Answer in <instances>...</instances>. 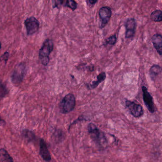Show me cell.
Wrapping results in <instances>:
<instances>
[{
    "instance_id": "cell-12",
    "label": "cell",
    "mask_w": 162,
    "mask_h": 162,
    "mask_svg": "<svg viewBox=\"0 0 162 162\" xmlns=\"http://www.w3.org/2000/svg\"><path fill=\"white\" fill-rule=\"evenodd\" d=\"M106 78V74L105 72H102L99 74L97 77V80L95 81H93L90 84H87V87L89 90H93L96 89L99 86L100 83L102 82L105 80Z\"/></svg>"
},
{
    "instance_id": "cell-14",
    "label": "cell",
    "mask_w": 162,
    "mask_h": 162,
    "mask_svg": "<svg viewBox=\"0 0 162 162\" xmlns=\"http://www.w3.org/2000/svg\"><path fill=\"white\" fill-rule=\"evenodd\" d=\"M0 162H14L11 156L4 148L0 149Z\"/></svg>"
},
{
    "instance_id": "cell-7",
    "label": "cell",
    "mask_w": 162,
    "mask_h": 162,
    "mask_svg": "<svg viewBox=\"0 0 162 162\" xmlns=\"http://www.w3.org/2000/svg\"><path fill=\"white\" fill-rule=\"evenodd\" d=\"M126 106L131 115L136 118L141 117L143 115L144 109L142 106L140 104L136 103L133 101L126 100Z\"/></svg>"
},
{
    "instance_id": "cell-20",
    "label": "cell",
    "mask_w": 162,
    "mask_h": 162,
    "mask_svg": "<svg viewBox=\"0 0 162 162\" xmlns=\"http://www.w3.org/2000/svg\"><path fill=\"white\" fill-rule=\"evenodd\" d=\"M87 4H90V5H94L96 3H97V0H89L87 1Z\"/></svg>"
},
{
    "instance_id": "cell-10",
    "label": "cell",
    "mask_w": 162,
    "mask_h": 162,
    "mask_svg": "<svg viewBox=\"0 0 162 162\" xmlns=\"http://www.w3.org/2000/svg\"><path fill=\"white\" fill-rule=\"evenodd\" d=\"M40 154L42 158L46 162H50L51 161V156L45 141L41 139L40 141Z\"/></svg>"
},
{
    "instance_id": "cell-17",
    "label": "cell",
    "mask_w": 162,
    "mask_h": 162,
    "mask_svg": "<svg viewBox=\"0 0 162 162\" xmlns=\"http://www.w3.org/2000/svg\"><path fill=\"white\" fill-rule=\"evenodd\" d=\"M8 92V90L5 84L0 80V98L2 99L5 97Z\"/></svg>"
},
{
    "instance_id": "cell-21",
    "label": "cell",
    "mask_w": 162,
    "mask_h": 162,
    "mask_svg": "<svg viewBox=\"0 0 162 162\" xmlns=\"http://www.w3.org/2000/svg\"><path fill=\"white\" fill-rule=\"evenodd\" d=\"M94 65L92 64V65H90L89 66L87 67V69L89 70V71H93L94 70Z\"/></svg>"
},
{
    "instance_id": "cell-5",
    "label": "cell",
    "mask_w": 162,
    "mask_h": 162,
    "mask_svg": "<svg viewBox=\"0 0 162 162\" xmlns=\"http://www.w3.org/2000/svg\"><path fill=\"white\" fill-rule=\"evenodd\" d=\"M142 90L143 92V99L146 107L151 113H154L156 111V106L153 102V97L151 94L149 92L147 87L142 86Z\"/></svg>"
},
{
    "instance_id": "cell-9",
    "label": "cell",
    "mask_w": 162,
    "mask_h": 162,
    "mask_svg": "<svg viewBox=\"0 0 162 162\" xmlns=\"http://www.w3.org/2000/svg\"><path fill=\"white\" fill-rule=\"evenodd\" d=\"M126 28L125 37L126 39H131L135 36L136 28V22L134 18H128L126 20L125 24Z\"/></svg>"
},
{
    "instance_id": "cell-6",
    "label": "cell",
    "mask_w": 162,
    "mask_h": 162,
    "mask_svg": "<svg viewBox=\"0 0 162 162\" xmlns=\"http://www.w3.org/2000/svg\"><path fill=\"white\" fill-rule=\"evenodd\" d=\"M112 14V9L110 7L103 6L100 8L99 15L100 20V29H103L108 23L111 18Z\"/></svg>"
},
{
    "instance_id": "cell-4",
    "label": "cell",
    "mask_w": 162,
    "mask_h": 162,
    "mask_svg": "<svg viewBox=\"0 0 162 162\" xmlns=\"http://www.w3.org/2000/svg\"><path fill=\"white\" fill-rule=\"evenodd\" d=\"M26 73V66L23 63H20L15 67L11 74V82L14 85L19 86L23 82Z\"/></svg>"
},
{
    "instance_id": "cell-23",
    "label": "cell",
    "mask_w": 162,
    "mask_h": 162,
    "mask_svg": "<svg viewBox=\"0 0 162 162\" xmlns=\"http://www.w3.org/2000/svg\"><path fill=\"white\" fill-rule=\"evenodd\" d=\"M1 43H0V49H1Z\"/></svg>"
},
{
    "instance_id": "cell-18",
    "label": "cell",
    "mask_w": 162,
    "mask_h": 162,
    "mask_svg": "<svg viewBox=\"0 0 162 162\" xmlns=\"http://www.w3.org/2000/svg\"><path fill=\"white\" fill-rule=\"evenodd\" d=\"M23 135L25 138L29 141H32L35 139V136L34 134L31 131H29L27 130L23 131Z\"/></svg>"
},
{
    "instance_id": "cell-1",
    "label": "cell",
    "mask_w": 162,
    "mask_h": 162,
    "mask_svg": "<svg viewBox=\"0 0 162 162\" xmlns=\"http://www.w3.org/2000/svg\"><path fill=\"white\" fill-rule=\"evenodd\" d=\"M88 132L94 143L100 149H105L107 146V140L105 134L93 123L87 126Z\"/></svg>"
},
{
    "instance_id": "cell-11",
    "label": "cell",
    "mask_w": 162,
    "mask_h": 162,
    "mask_svg": "<svg viewBox=\"0 0 162 162\" xmlns=\"http://www.w3.org/2000/svg\"><path fill=\"white\" fill-rule=\"evenodd\" d=\"M151 41L159 55H162V37L160 34H156L152 37Z\"/></svg>"
},
{
    "instance_id": "cell-8",
    "label": "cell",
    "mask_w": 162,
    "mask_h": 162,
    "mask_svg": "<svg viewBox=\"0 0 162 162\" xmlns=\"http://www.w3.org/2000/svg\"><path fill=\"white\" fill-rule=\"evenodd\" d=\"M24 24L28 35H33L36 33L40 27L39 21L34 17H31L27 18L24 21Z\"/></svg>"
},
{
    "instance_id": "cell-16",
    "label": "cell",
    "mask_w": 162,
    "mask_h": 162,
    "mask_svg": "<svg viewBox=\"0 0 162 162\" xmlns=\"http://www.w3.org/2000/svg\"><path fill=\"white\" fill-rule=\"evenodd\" d=\"M117 41V37L116 34L113 35H111V36L105 39L104 41L103 45L104 46H107V45H115Z\"/></svg>"
},
{
    "instance_id": "cell-19",
    "label": "cell",
    "mask_w": 162,
    "mask_h": 162,
    "mask_svg": "<svg viewBox=\"0 0 162 162\" xmlns=\"http://www.w3.org/2000/svg\"><path fill=\"white\" fill-rule=\"evenodd\" d=\"M9 57V53L6 52L4 55L0 58V61H1L2 60H4V61H6L8 59Z\"/></svg>"
},
{
    "instance_id": "cell-2",
    "label": "cell",
    "mask_w": 162,
    "mask_h": 162,
    "mask_svg": "<svg viewBox=\"0 0 162 162\" xmlns=\"http://www.w3.org/2000/svg\"><path fill=\"white\" fill-rule=\"evenodd\" d=\"M53 49V43L52 40L47 39L43 44V46L40 49L39 58L41 63L44 66H47L50 62V53Z\"/></svg>"
},
{
    "instance_id": "cell-3",
    "label": "cell",
    "mask_w": 162,
    "mask_h": 162,
    "mask_svg": "<svg viewBox=\"0 0 162 162\" xmlns=\"http://www.w3.org/2000/svg\"><path fill=\"white\" fill-rule=\"evenodd\" d=\"M76 99L73 94L69 93L64 97L60 104V111L61 113H69L75 109Z\"/></svg>"
},
{
    "instance_id": "cell-15",
    "label": "cell",
    "mask_w": 162,
    "mask_h": 162,
    "mask_svg": "<svg viewBox=\"0 0 162 162\" xmlns=\"http://www.w3.org/2000/svg\"><path fill=\"white\" fill-rule=\"evenodd\" d=\"M150 18L155 22H161L162 21V11L161 10H157L151 13Z\"/></svg>"
},
{
    "instance_id": "cell-13",
    "label": "cell",
    "mask_w": 162,
    "mask_h": 162,
    "mask_svg": "<svg viewBox=\"0 0 162 162\" xmlns=\"http://www.w3.org/2000/svg\"><path fill=\"white\" fill-rule=\"evenodd\" d=\"M162 73V68L159 65L154 64L150 68L149 75L152 81H155L156 79Z\"/></svg>"
},
{
    "instance_id": "cell-22",
    "label": "cell",
    "mask_w": 162,
    "mask_h": 162,
    "mask_svg": "<svg viewBox=\"0 0 162 162\" xmlns=\"http://www.w3.org/2000/svg\"><path fill=\"white\" fill-rule=\"evenodd\" d=\"M1 121H3V120L1 119V117H0V122H1Z\"/></svg>"
}]
</instances>
